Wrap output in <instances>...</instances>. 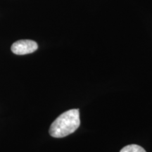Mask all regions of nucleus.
I'll list each match as a JSON object with an SVG mask.
<instances>
[{"label":"nucleus","instance_id":"1","mask_svg":"<svg viewBox=\"0 0 152 152\" xmlns=\"http://www.w3.org/2000/svg\"><path fill=\"white\" fill-rule=\"evenodd\" d=\"M80 125L79 109H71L61 114L51 125L49 134L53 137L61 138L73 133Z\"/></svg>","mask_w":152,"mask_h":152},{"label":"nucleus","instance_id":"2","mask_svg":"<svg viewBox=\"0 0 152 152\" xmlns=\"http://www.w3.org/2000/svg\"><path fill=\"white\" fill-rule=\"evenodd\" d=\"M38 48L37 42L30 39H20L11 45L12 52L17 55H26L35 52Z\"/></svg>","mask_w":152,"mask_h":152},{"label":"nucleus","instance_id":"3","mask_svg":"<svg viewBox=\"0 0 152 152\" xmlns=\"http://www.w3.org/2000/svg\"><path fill=\"white\" fill-rule=\"evenodd\" d=\"M120 152H147L144 148H142L137 144H130L125 146L121 150Z\"/></svg>","mask_w":152,"mask_h":152}]
</instances>
